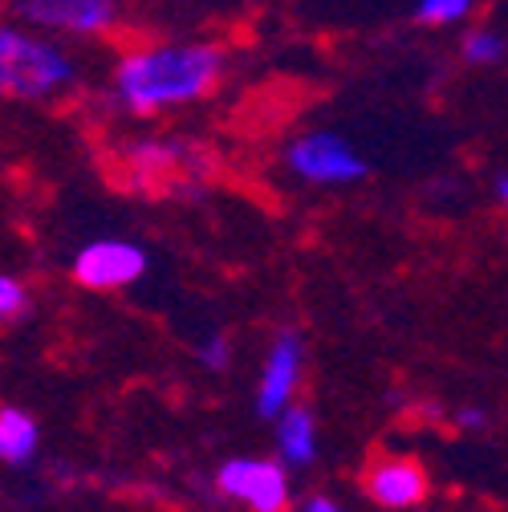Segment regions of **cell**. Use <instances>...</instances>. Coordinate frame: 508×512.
<instances>
[{
	"label": "cell",
	"mask_w": 508,
	"mask_h": 512,
	"mask_svg": "<svg viewBox=\"0 0 508 512\" xmlns=\"http://www.w3.org/2000/svg\"><path fill=\"white\" fill-rule=\"evenodd\" d=\"M220 74H224V49L167 45V49H147L126 57L118 66V94L131 110L151 114L163 106L208 98L220 86Z\"/></svg>",
	"instance_id": "1"
},
{
	"label": "cell",
	"mask_w": 508,
	"mask_h": 512,
	"mask_svg": "<svg viewBox=\"0 0 508 512\" xmlns=\"http://www.w3.org/2000/svg\"><path fill=\"white\" fill-rule=\"evenodd\" d=\"M74 78L66 53L0 25V98H41Z\"/></svg>",
	"instance_id": "2"
},
{
	"label": "cell",
	"mask_w": 508,
	"mask_h": 512,
	"mask_svg": "<svg viewBox=\"0 0 508 512\" xmlns=\"http://www.w3.org/2000/svg\"><path fill=\"white\" fill-rule=\"evenodd\" d=\"M220 492L248 504L252 512H285L289 508V480L285 468L273 460H228L216 476Z\"/></svg>",
	"instance_id": "3"
},
{
	"label": "cell",
	"mask_w": 508,
	"mask_h": 512,
	"mask_svg": "<svg viewBox=\"0 0 508 512\" xmlns=\"http://www.w3.org/2000/svg\"><path fill=\"white\" fill-rule=\"evenodd\" d=\"M289 167L309 183H354L366 175L358 151L338 135H305L289 147Z\"/></svg>",
	"instance_id": "4"
},
{
	"label": "cell",
	"mask_w": 508,
	"mask_h": 512,
	"mask_svg": "<svg viewBox=\"0 0 508 512\" xmlns=\"http://www.w3.org/2000/svg\"><path fill=\"white\" fill-rule=\"evenodd\" d=\"M147 269V252L131 240H94L78 252L74 261V277L86 289H118L139 281Z\"/></svg>",
	"instance_id": "5"
},
{
	"label": "cell",
	"mask_w": 508,
	"mask_h": 512,
	"mask_svg": "<svg viewBox=\"0 0 508 512\" xmlns=\"http://www.w3.org/2000/svg\"><path fill=\"white\" fill-rule=\"evenodd\" d=\"M366 492L383 508H415L427 500V472L407 456H383L366 472Z\"/></svg>",
	"instance_id": "6"
},
{
	"label": "cell",
	"mask_w": 508,
	"mask_h": 512,
	"mask_svg": "<svg viewBox=\"0 0 508 512\" xmlns=\"http://www.w3.org/2000/svg\"><path fill=\"white\" fill-rule=\"evenodd\" d=\"M297 374H301V346L293 334H281L277 350L269 354V366L261 374V395H257V411L265 419L281 415L297 391Z\"/></svg>",
	"instance_id": "7"
},
{
	"label": "cell",
	"mask_w": 508,
	"mask_h": 512,
	"mask_svg": "<svg viewBox=\"0 0 508 512\" xmlns=\"http://www.w3.org/2000/svg\"><path fill=\"white\" fill-rule=\"evenodd\" d=\"M33 25H53V29H74V33H98L114 21V5L102 0H33V5L17 9Z\"/></svg>",
	"instance_id": "8"
},
{
	"label": "cell",
	"mask_w": 508,
	"mask_h": 512,
	"mask_svg": "<svg viewBox=\"0 0 508 512\" xmlns=\"http://www.w3.org/2000/svg\"><path fill=\"white\" fill-rule=\"evenodd\" d=\"M37 423L25 415V411H0V460H9V464H25L33 460L37 452Z\"/></svg>",
	"instance_id": "9"
},
{
	"label": "cell",
	"mask_w": 508,
	"mask_h": 512,
	"mask_svg": "<svg viewBox=\"0 0 508 512\" xmlns=\"http://www.w3.org/2000/svg\"><path fill=\"white\" fill-rule=\"evenodd\" d=\"M277 439H281V452L285 460L293 464H309L313 460V415L293 407V411H281V427H277Z\"/></svg>",
	"instance_id": "10"
},
{
	"label": "cell",
	"mask_w": 508,
	"mask_h": 512,
	"mask_svg": "<svg viewBox=\"0 0 508 512\" xmlns=\"http://www.w3.org/2000/svg\"><path fill=\"white\" fill-rule=\"evenodd\" d=\"M468 13H472L468 0H423L415 9V17L423 25H452V21H464Z\"/></svg>",
	"instance_id": "11"
},
{
	"label": "cell",
	"mask_w": 508,
	"mask_h": 512,
	"mask_svg": "<svg viewBox=\"0 0 508 512\" xmlns=\"http://www.w3.org/2000/svg\"><path fill=\"white\" fill-rule=\"evenodd\" d=\"M464 57L476 61V66H484V61H500L504 57V37L492 33V29H480L464 41Z\"/></svg>",
	"instance_id": "12"
},
{
	"label": "cell",
	"mask_w": 508,
	"mask_h": 512,
	"mask_svg": "<svg viewBox=\"0 0 508 512\" xmlns=\"http://www.w3.org/2000/svg\"><path fill=\"white\" fill-rule=\"evenodd\" d=\"M29 313V293L21 281L13 277H0V317H21Z\"/></svg>",
	"instance_id": "13"
},
{
	"label": "cell",
	"mask_w": 508,
	"mask_h": 512,
	"mask_svg": "<svg viewBox=\"0 0 508 512\" xmlns=\"http://www.w3.org/2000/svg\"><path fill=\"white\" fill-rule=\"evenodd\" d=\"M200 358H204L208 370H224L228 366V338H208L200 346Z\"/></svg>",
	"instance_id": "14"
},
{
	"label": "cell",
	"mask_w": 508,
	"mask_h": 512,
	"mask_svg": "<svg viewBox=\"0 0 508 512\" xmlns=\"http://www.w3.org/2000/svg\"><path fill=\"white\" fill-rule=\"evenodd\" d=\"M460 427H468V431H484V427H488V415H484V411H464V415H460Z\"/></svg>",
	"instance_id": "15"
},
{
	"label": "cell",
	"mask_w": 508,
	"mask_h": 512,
	"mask_svg": "<svg viewBox=\"0 0 508 512\" xmlns=\"http://www.w3.org/2000/svg\"><path fill=\"white\" fill-rule=\"evenodd\" d=\"M301 512H342V508H338L330 496H313V500H305V508H301Z\"/></svg>",
	"instance_id": "16"
}]
</instances>
